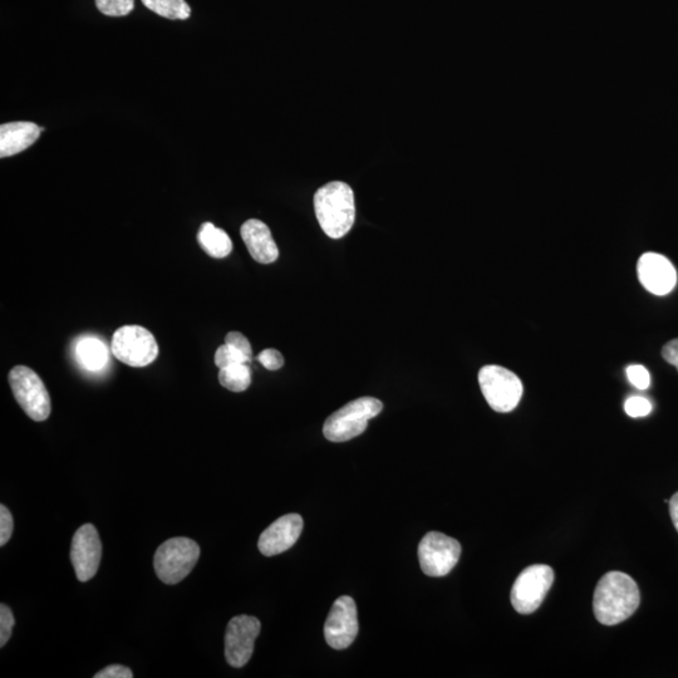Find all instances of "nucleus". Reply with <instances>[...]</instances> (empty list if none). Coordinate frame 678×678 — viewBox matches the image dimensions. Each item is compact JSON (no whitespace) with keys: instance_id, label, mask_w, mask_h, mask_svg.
Instances as JSON below:
<instances>
[{"instance_id":"obj_1","label":"nucleus","mask_w":678,"mask_h":678,"mask_svg":"<svg viewBox=\"0 0 678 678\" xmlns=\"http://www.w3.org/2000/svg\"><path fill=\"white\" fill-rule=\"evenodd\" d=\"M640 602V589L628 574L609 572L598 582L594 592V614L602 625L616 626L633 616Z\"/></svg>"},{"instance_id":"obj_2","label":"nucleus","mask_w":678,"mask_h":678,"mask_svg":"<svg viewBox=\"0 0 678 678\" xmlns=\"http://www.w3.org/2000/svg\"><path fill=\"white\" fill-rule=\"evenodd\" d=\"M314 211L324 234L331 239H341L355 224V193L350 185L333 181L314 195Z\"/></svg>"},{"instance_id":"obj_3","label":"nucleus","mask_w":678,"mask_h":678,"mask_svg":"<svg viewBox=\"0 0 678 678\" xmlns=\"http://www.w3.org/2000/svg\"><path fill=\"white\" fill-rule=\"evenodd\" d=\"M382 409V402L373 397H361L348 402L324 422V437L332 442L355 439L366 431L368 421L380 415Z\"/></svg>"},{"instance_id":"obj_4","label":"nucleus","mask_w":678,"mask_h":678,"mask_svg":"<svg viewBox=\"0 0 678 678\" xmlns=\"http://www.w3.org/2000/svg\"><path fill=\"white\" fill-rule=\"evenodd\" d=\"M200 557L199 545L189 538H173L156 550L154 567L157 577L166 584L184 581Z\"/></svg>"},{"instance_id":"obj_5","label":"nucleus","mask_w":678,"mask_h":678,"mask_svg":"<svg viewBox=\"0 0 678 678\" xmlns=\"http://www.w3.org/2000/svg\"><path fill=\"white\" fill-rule=\"evenodd\" d=\"M479 385L491 409L501 414L517 409L523 397L522 380L514 372L501 366L481 368Z\"/></svg>"},{"instance_id":"obj_6","label":"nucleus","mask_w":678,"mask_h":678,"mask_svg":"<svg viewBox=\"0 0 678 678\" xmlns=\"http://www.w3.org/2000/svg\"><path fill=\"white\" fill-rule=\"evenodd\" d=\"M14 397L33 421H46L51 415V397L41 377L31 368L16 366L8 376Z\"/></svg>"},{"instance_id":"obj_7","label":"nucleus","mask_w":678,"mask_h":678,"mask_svg":"<svg viewBox=\"0 0 678 678\" xmlns=\"http://www.w3.org/2000/svg\"><path fill=\"white\" fill-rule=\"evenodd\" d=\"M113 356L130 367H146L159 356V345L149 329L141 326H124L113 333Z\"/></svg>"},{"instance_id":"obj_8","label":"nucleus","mask_w":678,"mask_h":678,"mask_svg":"<svg viewBox=\"0 0 678 678\" xmlns=\"http://www.w3.org/2000/svg\"><path fill=\"white\" fill-rule=\"evenodd\" d=\"M554 571L549 565L535 564L519 574L512 588L513 607L522 614H530L542 606L545 597L552 588Z\"/></svg>"},{"instance_id":"obj_9","label":"nucleus","mask_w":678,"mask_h":678,"mask_svg":"<svg viewBox=\"0 0 678 678\" xmlns=\"http://www.w3.org/2000/svg\"><path fill=\"white\" fill-rule=\"evenodd\" d=\"M461 555L458 540L439 532H430L422 538L419 545V560L422 572L429 577H445Z\"/></svg>"},{"instance_id":"obj_10","label":"nucleus","mask_w":678,"mask_h":678,"mask_svg":"<svg viewBox=\"0 0 678 678\" xmlns=\"http://www.w3.org/2000/svg\"><path fill=\"white\" fill-rule=\"evenodd\" d=\"M260 621L252 616L234 617L225 633V658L235 668L244 667L253 656L260 633Z\"/></svg>"},{"instance_id":"obj_11","label":"nucleus","mask_w":678,"mask_h":678,"mask_svg":"<svg viewBox=\"0 0 678 678\" xmlns=\"http://www.w3.org/2000/svg\"><path fill=\"white\" fill-rule=\"evenodd\" d=\"M358 614L353 598L339 597L334 602L324 625V638L334 650H345L355 642L358 635Z\"/></svg>"},{"instance_id":"obj_12","label":"nucleus","mask_w":678,"mask_h":678,"mask_svg":"<svg viewBox=\"0 0 678 678\" xmlns=\"http://www.w3.org/2000/svg\"><path fill=\"white\" fill-rule=\"evenodd\" d=\"M102 557L100 535L92 524L82 525L73 535L71 560L80 582H88L96 576Z\"/></svg>"},{"instance_id":"obj_13","label":"nucleus","mask_w":678,"mask_h":678,"mask_svg":"<svg viewBox=\"0 0 678 678\" xmlns=\"http://www.w3.org/2000/svg\"><path fill=\"white\" fill-rule=\"evenodd\" d=\"M637 273L642 286L655 296H666L676 287V269L661 254H643L638 260Z\"/></svg>"},{"instance_id":"obj_14","label":"nucleus","mask_w":678,"mask_h":678,"mask_svg":"<svg viewBox=\"0 0 678 678\" xmlns=\"http://www.w3.org/2000/svg\"><path fill=\"white\" fill-rule=\"evenodd\" d=\"M303 532V518L298 514H288L275 520L260 535L258 547L265 557L282 554L297 543Z\"/></svg>"},{"instance_id":"obj_15","label":"nucleus","mask_w":678,"mask_h":678,"mask_svg":"<svg viewBox=\"0 0 678 678\" xmlns=\"http://www.w3.org/2000/svg\"><path fill=\"white\" fill-rule=\"evenodd\" d=\"M243 242L247 245L255 262L272 264L279 258V249L275 244L268 225L258 219L245 221L240 229Z\"/></svg>"},{"instance_id":"obj_16","label":"nucleus","mask_w":678,"mask_h":678,"mask_svg":"<svg viewBox=\"0 0 678 678\" xmlns=\"http://www.w3.org/2000/svg\"><path fill=\"white\" fill-rule=\"evenodd\" d=\"M43 127L32 122H11L0 126V157L21 154L39 139Z\"/></svg>"},{"instance_id":"obj_17","label":"nucleus","mask_w":678,"mask_h":678,"mask_svg":"<svg viewBox=\"0 0 678 678\" xmlns=\"http://www.w3.org/2000/svg\"><path fill=\"white\" fill-rule=\"evenodd\" d=\"M198 242L204 252L215 259L226 258L233 250L232 239L229 235L211 223H204L200 226Z\"/></svg>"},{"instance_id":"obj_18","label":"nucleus","mask_w":678,"mask_h":678,"mask_svg":"<svg viewBox=\"0 0 678 678\" xmlns=\"http://www.w3.org/2000/svg\"><path fill=\"white\" fill-rule=\"evenodd\" d=\"M75 352L77 361L88 371H101L107 365L108 351L101 339L82 338L77 342Z\"/></svg>"},{"instance_id":"obj_19","label":"nucleus","mask_w":678,"mask_h":678,"mask_svg":"<svg viewBox=\"0 0 678 678\" xmlns=\"http://www.w3.org/2000/svg\"><path fill=\"white\" fill-rule=\"evenodd\" d=\"M219 382L226 390L244 392L248 390L250 383H252V371H250L247 363L221 368Z\"/></svg>"},{"instance_id":"obj_20","label":"nucleus","mask_w":678,"mask_h":678,"mask_svg":"<svg viewBox=\"0 0 678 678\" xmlns=\"http://www.w3.org/2000/svg\"><path fill=\"white\" fill-rule=\"evenodd\" d=\"M144 6L157 16L167 19H188L191 14L189 4L185 0H142Z\"/></svg>"},{"instance_id":"obj_21","label":"nucleus","mask_w":678,"mask_h":678,"mask_svg":"<svg viewBox=\"0 0 678 678\" xmlns=\"http://www.w3.org/2000/svg\"><path fill=\"white\" fill-rule=\"evenodd\" d=\"M214 362L216 367L221 370V368L240 365V363H247V365H249L252 360H250L248 356H245L242 351H239L238 348L225 343L224 346H220L218 350H216Z\"/></svg>"},{"instance_id":"obj_22","label":"nucleus","mask_w":678,"mask_h":678,"mask_svg":"<svg viewBox=\"0 0 678 678\" xmlns=\"http://www.w3.org/2000/svg\"><path fill=\"white\" fill-rule=\"evenodd\" d=\"M98 11L108 17H125L134 11L135 0H96Z\"/></svg>"},{"instance_id":"obj_23","label":"nucleus","mask_w":678,"mask_h":678,"mask_svg":"<svg viewBox=\"0 0 678 678\" xmlns=\"http://www.w3.org/2000/svg\"><path fill=\"white\" fill-rule=\"evenodd\" d=\"M16 625L12 609L2 604L0 606V647L6 646L12 636L13 627Z\"/></svg>"},{"instance_id":"obj_24","label":"nucleus","mask_w":678,"mask_h":678,"mask_svg":"<svg viewBox=\"0 0 678 678\" xmlns=\"http://www.w3.org/2000/svg\"><path fill=\"white\" fill-rule=\"evenodd\" d=\"M625 411L628 416L638 419L651 414L652 404L645 397L633 396L626 401Z\"/></svg>"},{"instance_id":"obj_25","label":"nucleus","mask_w":678,"mask_h":678,"mask_svg":"<svg viewBox=\"0 0 678 678\" xmlns=\"http://www.w3.org/2000/svg\"><path fill=\"white\" fill-rule=\"evenodd\" d=\"M627 377L632 385L638 388V390H647V388L651 386L650 372L647 371L646 367L641 365H632L628 367Z\"/></svg>"},{"instance_id":"obj_26","label":"nucleus","mask_w":678,"mask_h":678,"mask_svg":"<svg viewBox=\"0 0 678 678\" xmlns=\"http://www.w3.org/2000/svg\"><path fill=\"white\" fill-rule=\"evenodd\" d=\"M257 361L269 371H278L284 366V357L282 353L274 348H268L259 353Z\"/></svg>"},{"instance_id":"obj_27","label":"nucleus","mask_w":678,"mask_h":678,"mask_svg":"<svg viewBox=\"0 0 678 678\" xmlns=\"http://www.w3.org/2000/svg\"><path fill=\"white\" fill-rule=\"evenodd\" d=\"M14 520L6 505H0V547H4L11 539Z\"/></svg>"},{"instance_id":"obj_28","label":"nucleus","mask_w":678,"mask_h":678,"mask_svg":"<svg viewBox=\"0 0 678 678\" xmlns=\"http://www.w3.org/2000/svg\"><path fill=\"white\" fill-rule=\"evenodd\" d=\"M225 343L238 348V350L242 351L245 356H248L250 360H253L252 346H250L248 338L245 337L244 334L239 332H230L226 334Z\"/></svg>"},{"instance_id":"obj_29","label":"nucleus","mask_w":678,"mask_h":678,"mask_svg":"<svg viewBox=\"0 0 678 678\" xmlns=\"http://www.w3.org/2000/svg\"><path fill=\"white\" fill-rule=\"evenodd\" d=\"M134 673L129 667L121 665H112L96 673L95 678H132Z\"/></svg>"},{"instance_id":"obj_30","label":"nucleus","mask_w":678,"mask_h":678,"mask_svg":"<svg viewBox=\"0 0 678 678\" xmlns=\"http://www.w3.org/2000/svg\"><path fill=\"white\" fill-rule=\"evenodd\" d=\"M662 356L666 362L675 366L678 370V338L672 339L662 348Z\"/></svg>"},{"instance_id":"obj_31","label":"nucleus","mask_w":678,"mask_h":678,"mask_svg":"<svg viewBox=\"0 0 678 678\" xmlns=\"http://www.w3.org/2000/svg\"><path fill=\"white\" fill-rule=\"evenodd\" d=\"M670 514L673 525L678 532V493L672 496L670 500Z\"/></svg>"}]
</instances>
